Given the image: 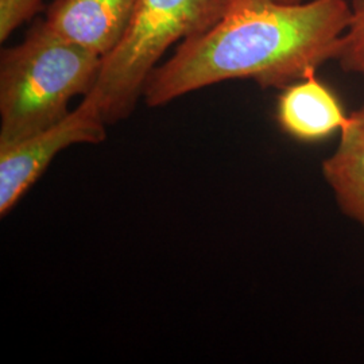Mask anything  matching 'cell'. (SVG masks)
Wrapping results in <instances>:
<instances>
[{
	"instance_id": "1",
	"label": "cell",
	"mask_w": 364,
	"mask_h": 364,
	"mask_svg": "<svg viewBox=\"0 0 364 364\" xmlns=\"http://www.w3.org/2000/svg\"><path fill=\"white\" fill-rule=\"evenodd\" d=\"M350 13L346 0H234L215 26L156 66L144 103L162 107L228 80L284 90L336 58Z\"/></svg>"
},
{
	"instance_id": "2",
	"label": "cell",
	"mask_w": 364,
	"mask_h": 364,
	"mask_svg": "<svg viewBox=\"0 0 364 364\" xmlns=\"http://www.w3.org/2000/svg\"><path fill=\"white\" fill-rule=\"evenodd\" d=\"M103 57L49 30L43 21L0 55V149L48 130L88 95Z\"/></svg>"
},
{
	"instance_id": "3",
	"label": "cell",
	"mask_w": 364,
	"mask_h": 364,
	"mask_svg": "<svg viewBox=\"0 0 364 364\" xmlns=\"http://www.w3.org/2000/svg\"><path fill=\"white\" fill-rule=\"evenodd\" d=\"M234 0H138L130 27L105 55L88 97L107 124L127 119L144 97L147 78L174 43L215 26Z\"/></svg>"
},
{
	"instance_id": "4",
	"label": "cell",
	"mask_w": 364,
	"mask_h": 364,
	"mask_svg": "<svg viewBox=\"0 0 364 364\" xmlns=\"http://www.w3.org/2000/svg\"><path fill=\"white\" fill-rule=\"evenodd\" d=\"M105 127L99 108L84 97L50 129L0 149V215L6 216L15 207L63 150L73 144L105 142Z\"/></svg>"
},
{
	"instance_id": "5",
	"label": "cell",
	"mask_w": 364,
	"mask_h": 364,
	"mask_svg": "<svg viewBox=\"0 0 364 364\" xmlns=\"http://www.w3.org/2000/svg\"><path fill=\"white\" fill-rule=\"evenodd\" d=\"M136 6L138 0H53L43 23L105 58L124 38Z\"/></svg>"
},
{
	"instance_id": "6",
	"label": "cell",
	"mask_w": 364,
	"mask_h": 364,
	"mask_svg": "<svg viewBox=\"0 0 364 364\" xmlns=\"http://www.w3.org/2000/svg\"><path fill=\"white\" fill-rule=\"evenodd\" d=\"M277 119L281 129L302 142L324 139L350 120L336 95L316 77V70L284 88Z\"/></svg>"
},
{
	"instance_id": "7",
	"label": "cell",
	"mask_w": 364,
	"mask_h": 364,
	"mask_svg": "<svg viewBox=\"0 0 364 364\" xmlns=\"http://www.w3.org/2000/svg\"><path fill=\"white\" fill-rule=\"evenodd\" d=\"M323 171L344 213L364 225V103L350 115L338 147L324 162Z\"/></svg>"
},
{
	"instance_id": "8",
	"label": "cell",
	"mask_w": 364,
	"mask_h": 364,
	"mask_svg": "<svg viewBox=\"0 0 364 364\" xmlns=\"http://www.w3.org/2000/svg\"><path fill=\"white\" fill-rule=\"evenodd\" d=\"M350 11L335 60L346 72L364 76V0H352Z\"/></svg>"
},
{
	"instance_id": "9",
	"label": "cell",
	"mask_w": 364,
	"mask_h": 364,
	"mask_svg": "<svg viewBox=\"0 0 364 364\" xmlns=\"http://www.w3.org/2000/svg\"><path fill=\"white\" fill-rule=\"evenodd\" d=\"M43 0H0V42H6L18 27L28 22Z\"/></svg>"
},
{
	"instance_id": "10",
	"label": "cell",
	"mask_w": 364,
	"mask_h": 364,
	"mask_svg": "<svg viewBox=\"0 0 364 364\" xmlns=\"http://www.w3.org/2000/svg\"><path fill=\"white\" fill-rule=\"evenodd\" d=\"M281 1H287V3H297V1H302V0H281Z\"/></svg>"
}]
</instances>
